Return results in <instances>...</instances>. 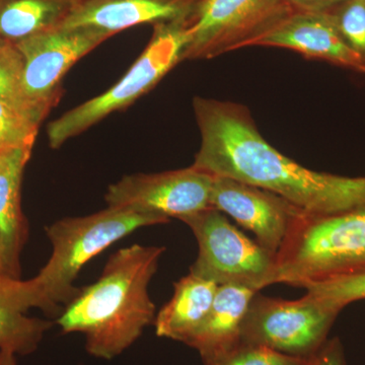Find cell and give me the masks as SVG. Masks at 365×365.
<instances>
[{
    "label": "cell",
    "mask_w": 365,
    "mask_h": 365,
    "mask_svg": "<svg viewBox=\"0 0 365 365\" xmlns=\"http://www.w3.org/2000/svg\"><path fill=\"white\" fill-rule=\"evenodd\" d=\"M193 109L201 137L196 169L267 190L309 215L365 206V177L317 172L290 160L264 138L245 106L195 97Z\"/></svg>",
    "instance_id": "6da1fadb"
},
{
    "label": "cell",
    "mask_w": 365,
    "mask_h": 365,
    "mask_svg": "<svg viewBox=\"0 0 365 365\" xmlns=\"http://www.w3.org/2000/svg\"><path fill=\"white\" fill-rule=\"evenodd\" d=\"M165 251L138 244L118 250L98 279L64 307L57 319L62 332L83 334L86 351L97 359H114L128 349L155 322L148 287Z\"/></svg>",
    "instance_id": "7a4b0ae2"
},
{
    "label": "cell",
    "mask_w": 365,
    "mask_h": 365,
    "mask_svg": "<svg viewBox=\"0 0 365 365\" xmlns=\"http://www.w3.org/2000/svg\"><path fill=\"white\" fill-rule=\"evenodd\" d=\"M170 220L126 207L107 208L81 217H66L46 227L52 254L39 273L29 279L34 307L59 317L81 292L74 285L81 269L115 242L139 228Z\"/></svg>",
    "instance_id": "3957f363"
},
{
    "label": "cell",
    "mask_w": 365,
    "mask_h": 365,
    "mask_svg": "<svg viewBox=\"0 0 365 365\" xmlns=\"http://www.w3.org/2000/svg\"><path fill=\"white\" fill-rule=\"evenodd\" d=\"M365 272V206L334 215L302 213L277 254L278 283H306Z\"/></svg>",
    "instance_id": "277c9868"
},
{
    "label": "cell",
    "mask_w": 365,
    "mask_h": 365,
    "mask_svg": "<svg viewBox=\"0 0 365 365\" xmlns=\"http://www.w3.org/2000/svg\"><path fill=\"white\" fill-rule=\"evenodd\" d=\"M194 21L195 18L153 25L150 43L123 78L102 95L76 106L48 125L49 145L57 150L153 90L182 62V53L191 40Z\"/></svg>",
    "instance_id": "5b68a950"
},
{
    "label": "cell",
    "mask_w": 365,
    "mask_h": 365,
    "mask_svg": "<svg viewBox=\"0 0 365 365\" xmlns=\"http://www.w3.org/2000/svg\"><path fill=\"white\" fill-rule=\"evenodd\" d=\"M181 222L198 242V256L190 273L217 285L257 292L277 284V256L242 234L220 211L210 207Z\"/></svg>",
    "instance_id": "8992f818"
},
{
    "label": "cell",
    "mask_w": 365,
    "mask_h": 365,
    "mask_svg": "<svg viewBox=\"0 0 365 365\" xmlns=\"http://www.w3.org/2000/svg\"><path fill=\"white\" fill-rule=\"evenodd\" d=\"M111 37L90 26H60L16 43L24 57L21 105L42 123L59 102L69 69Z\"/></svg>",
    "instance_id": "52a82bcc"
},
{
    "label": "cell",
    "mask_w": 365,
    "mask_h": 365,
    "mask_svg": "<svg viewBox=\"0 0 365 365\" xmlns=\"http://www.w3.org/2000/svg\"><path fill=\"white\" fill-rule=\"evenodd\" d=\"M340 311L307 294L287 300L257 292L242 326V342L299 357H312L325 344Z\"/></svg>",
    "instance_id": "ba28073f"
},
{
    "label": "cell",
    "mask_w": 365,
    "mask_h": 365,
    "mask_svg": "<svg viewBox=\"0 0 365 365\" xmlns=\"http://www.w3.org/2000/svg\"><path fill=\"white\" fill-rule=\"evenodd\" d=\"M290 11L285 0H203L182 61L250 47Z\"/></svg>",
    "instance_id": "9c48e42d"
},
{
    "label": "cell",
    "mask_w": 365,
    "mask_h": 365,
    "mask_svg": "<svg viewBox=\"0 0 365 365\" xmlns=\"http://www.w3.org/2000/svg\"><path fill=\"white\" fill-rule=\"evenodd\" d=\"M213 175L196 169L125 176L108 188V206L182 220L211 207Z\"/></svg>",
    "instance_id": "30bf717a"
},
{
    "label": "cell",
    "mask_w": 365,
    "mask_h": 365,
    "mask_svg": "<svg viewBox=\"0 0 365 365\" xmlns=\"http://www.w3.org/2000/svg\"><path fill=\"white\" fill-rule=\"evenodd\" d=\"M210 205L253 232L276 256L295 220L306 213L272 192L220 176L213 178Z\"/></svg>",
    "instance_id": "8fae6325"
},
{
    "label": "cell",
    "mask_w": 365,
    "mask_h": 365,
    "mask_svg": "<svg viewBox=\"0 0 365 365\" xmlns=\"http://www.w3.org/2000/svg\"><path fill=\"white\" fill-rule=\"evenodd\" d=\"M254 46L292 50L307 58L365 73L364 64L341 37L329 13L290 11L250 47Z\"/></svg>",
    "instance_id": "7c38bea8"
},
{
    "label": "cell",
    "mask_w": 365,
    "mask_h": 365,
    "mask_svg": "<svg viewBox=\"0 0 365 365\" xmlns=\"http://www.w3.org/2000/svg\"><path fill=\"white\" fill-rule=\"evenodd\" d=\"M203 0H78L62 26H90L114 36L134 26L195 18Z\"/></svg>",
    "instance_id": "4fadbf2b"
},
{
    "label": "cell",
    "mask_w": 365,
    "mask_h": 365,
    "mask_svg": "<svg viewBox=\"0 0 365 365\" xmlns=\"http://www.w3.org/2000/svg\"><path fill=\"white\" fill-rule=\"evenodd\" d=\"M33 148L0 153V247L7 276L20 278V255L28 237L21 190Z\"/></svg>",
    "instance_id": "5bb4252c"
},
{
    "label": "cell",
    "mask_w": 365,
    "mask_h": 365,
    "mask_svg": "<svg viewBox=\"0 0 365 365\" xmlns=\"http://www.w3.org/2000/svg\"><path fill=\"white\" fill-rule=\"evenodd\" d=\"M257 292L237 285H220L203 325L187 345L200 353L204 364L215 361L242 342V326Z\"/></svg>",
    "instance_id": "9a60e30c"
},
{
    "label": "cell",
    "mask_w": 365,
    "mask_h": 365,
    "mask_svg": "<svg viewBox=\"0 0 365 365\" xmlns=\"http://www.w3.org/2000/svg\"><path fill=\"white\" fill-rule=\"evenodd\" d=\"M220 285L189 273L174 284V294L155 316L158 337L187 343L203 325Z\"/></svg>",
    "instance_id": "2e32d148"
},
{
    "label": "cell",
    "mask_w": 365,
    "mask_h": 365,
    "mask_svg": "<svg viewBox=\"0 0 365 365\" xmlns=\"http://www.w3.org/2000/svg\"><path fill=\"white\" fill-rule=\"evenodd\" d=\"M32 307L28 280L0 276V351L29 355L38 349L52 323L29 317Z\"/></svg>",
    "instance_id": "e0dca14e"
},
{
    "label": "cell",
    "mask_w": 365,
    "mask_h": 365,
    "mask_svg": "<svg viewBox=\"0 0 365 365\" xmlns=\"http://www.w3.org/2000/svg\"><path fill=\"white\" fill-rule=\"evenodd\" d=\"M78 0H0V39L16 43L68 20Z\"/></svg>",
    "instance_id": "ac0fdd59"
},
{
    "label": "cell",
    "mask_w": 365,
    "mask_h": 365,
    "mask_svg": "<svg viewBox=\"0 0 365 365\" xmlns=\"http://www.w3.org/2000/svg\"><path fill=\"white\" fill-rule=\"evenodd\" d=\"M40 125L19 103L0 98V153L33 148Z\"/></svg>",
    "instance_id": "d6986e66"
},
{
    "label": "cell",
    "mask_w": 365,
    "mask_h": 365,
    "mask_svg": "<svg viewBox=\"0 0 365 365\" xmlns=\"http://www.w3.org/2000/svg\"><path fill=\"white\" fill-rule=\"evenodd\" d=\"M302 287L307 294L341 312L348 304L365 299V272L313 281Z\"/></svg>",
    "instance_id": "ffe728a7"
},
{
    "label": "cell",
    "mask_w": 365,
    "mask_h": 365,
    "mask_svg": "<svg viewBox=\"0 0 365 365\" xmlns=\"http://www.w3.org/2000/svg\"><path fill=\"white\" fill-rule=\"evenodd\" d=\"M329 14L341 37L365 68V0H346Z\"/></svg>",
    "instance_id": "44dd1931"
},
{
    "label": "cell",
    "mask_w": 365,
    "mask_h": 365,
    "mask_svg": "<svg viewBox=\"0 0 365 365\" xmlns=\"http://www.w3.org/2000/svg\"><path fill=\"white\" fill-rule=\"evenodd\" d=\"M312 357L276 351L266 346L241 342L232 351L206 365H311Z\"/></svg>",
    "instance_id": "7402d4cb"
},
{
    "label": "cell",
    "mask_w": 365,
    "mask_h": 365,
    "mask_svg": "<svg viewBox=\"0 0 365 365\" xmlns=\"http://www.w3.org/2000/svg\"><path fill=\"white\" fill-rule=\"evenodd\" d=\"M23 72L24 57L19 48L14 43L0 39V98L21 105Z\"/></svg>",
    "instance_id": "603a6c76"
},
{
    "label": "cell",
    "mask_w": 365,
    "mask_h": 365,
    "mask_svg": "<svg viewBox=\"0 0 365 365\" xmlns=\"http://www.w3.org/2000/svg\"><path fill=\"white\" fill-rule=\"evenodd\" d=\"M311 365H346L344 350L338 338L327 340L312 359Z\"/></svg>",
    "instance_id": "cb8c5ba5"
},
{
    "label": "cell",
    "mask_w": 365,
    "mask_h": 365,
    "mask_svg": "<svg viewBox=\"0 0 365 365\" xmlns=\"http://www.w3.org/2000/svg\"><path fill=\"white\" fill-rule=\"evenodd\" d=\"M346 0H285L292 11L329 13Z\"/></svg>",
    "instance_id": "d4e9b609"
},
{
    "label": "cell",
    "mask_w": 365,
    "mask_h": 365,
    "mask_svg": "<svg viewBox=\"0 0 365 365\" xmlns=\"http://www.w3.org/2000/svg\"><path fill=\"white\" fill-rule=\"evenodd\" d=\"M0 365H18L16 355L9 351H0Z\"/></svg>",
    "instance_id": "484cf974"
},
{
    "label": "cell",
    "mask_w": 365,
    "mask_h": 365,
    "mask_svg": "<svg viewBox=\"0 0 365 365\" xmlns=\"http://www.w3.org/2000/svg\"><path fill=\"white\" fill-rule=\"evenodd\" d=\"M0 276H7L4 256H2L1 247H0ZM7 277H9V276H7Z\"/></svg>",
    "instance_id": "4316f807"
}]
</instances>
